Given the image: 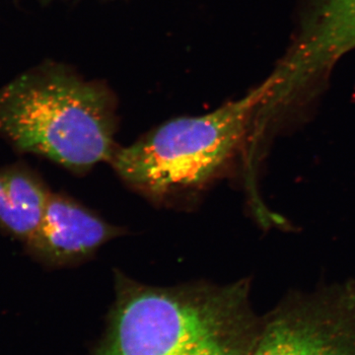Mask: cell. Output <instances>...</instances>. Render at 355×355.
Returning a JSON list of instances; mask_svg holds the SVG:
<instances>
[{
    "label": "cell",
    "instance_id": "cell-1",
    "mask_svg": "<svg viewBox=\"0 0 355 355\" xmlns=\"http://www.w3.org/2000/svg\"><path fill=\"white\" fill-rule=\"evenodd\" d=\"M116 301L98 355H250L261 319L248 279L177 286L114 273Z\"/></svg>",
    "mask_w": 355,
    "mask_h": 355
},
{
    "label": "cell",
    "instance_id": "cell-2",
    "mask_svg": "<svg viewBox=\"0 0 355 355\" xmlns=\"http://www.w3.org/2000/svg\"><path fill=\"white\" fill-rule=\"evenodd\" d=\"M273 85L270 76L211 113L168 121L135 144L118 147L110 164L125 183L156 200L200 190L250 142L257 114Z\"/></svg>",
    "mask_w": 355,
    "mask_h": 355
},
{
    "label": "cell",
    "instance_id": "cell-3",
    "mask_svg": "<svg viewBox=\"0 0 355 355\" xmlns=\"http://www.w3.org/2000/svg\"><path fill=\"white\" fill-rule=\"evenodd\" d=\"M0 135L74 173L111 162L119 147L108 97L62 74L25 77L2 89Z\"/></svg>",
    "mask_w": 355,
    "mask_h": 355
},
{
    "label": "cell",
    "instance_id": "cell-4",
    "mask_svg": "<svg viewBox=\"0 0 355 355\" xmlns=\"http://www.w3.org/2000/svg\"><path fill=\"white\" fill-rule=\"evenodd\" d=\"M250 355H355V282L289 294L261 318Z\"/></svg>",
    "mask_w": 355,
    "mask_h": 355
},
{
    "label": "cell",
    "instance_id": "cell-5",
    "mask_svg": "<svg viewBox=\"0 0 355 355\" xmlns=\"http://www.w3.org/2000/svg\"><path fill=\"white\" fill-rule=\"evenodd\" d=\"M355 49V0H317L300 38L277 69L268 104L282 111Z\"/></svg>",
    "mask_w": 355,
    "mask_h": 355
},
{
    "label": "cell",
    "instance_id": "cell-6",
    "mask_svg": "<svg viewBox=\"0 0 355 355\" xmlns=\"http://www.w3.org/2000/svg\"><path fill=\"white\" fill-rule=\"evenodd\" d=\"M119 235V228L76 200L51 193L41 224L27 244L46 263L67 266L87 260Z\"/></svg>",
    "mask_w": 355,
    "mask_h": 355
},
{
    "label": "cell",
    "instance_id": "cell-7",
    "mask_svg": "<svg viewBox=\"0 0 355 355\" xmlns=\"http://www.w3.org/2000/svg\"><path fill=\"white\" fill-rule=\"evenodd\" d=\"M50 197V191L29 173H0V226L27 243L39 228Z\"/></svg>",
    "mask_w": 355,
    "mask_h": 355
}]
</instances>
